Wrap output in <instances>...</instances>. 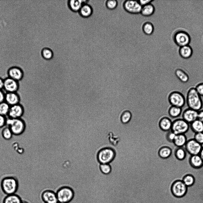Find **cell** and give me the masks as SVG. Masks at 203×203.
Here are the masks:
<instances>
[{"instance_id":"1","label":"cell","mask_w":203,"mask_h":203,"mask_svg":"<svg viewBox=\"0 0 203 203\" xmlns=\"http://www.w3.org/2000/svg\"><path fill=\"white\" fill-rule=\"evenodd\" d=\"M185 99L188 108L197 111L202 109L203 102L201 97L198 93L194 86H190L188 89Z\"/></svg>"},{"instance_id":"2","label":"cell","mask_w":203,"mask_h":203,"mask_svg":"<svg viewBox=\"0 0 203 203\" xmlns=\"http://www.w3.org/2000/svg\"><path fill=\"white\" fill-rule=\"evenodd\" d=\"M18 187V180L14 177H6L3 178L1 180V189L3 193L6 195L15 193Z\"/></svg>"},{"instance_id":"3","label":"cell","mask_w":203,"mask_h":203,"mask_svg":"<svg viewBox=\"0 0 203 203\" xmlns=\"http://www.w3.org/2000/svg\"><path fill=\"white\" fill-rule=\"evenodd\" d=\"M6 126L10 128L13 135L18 136L24 132L26 124L25 121L21 118L12 119L7 117Z\"/></svg>"},{"instance_id":"4","label":"cell","mask_w":203,"mask_h":203,"mask_svg":"<svg viewBox=\"0 0 203 203\" xmlns=\"http://www.w3.org/2000/svg\"><path fill=\"white\" fill-rule=\"evenodd\" d=\"M56 193L58 202L63 203H69L73 200L75 196L73 189L67 185L60 187Z\"/></svg>"},{"instance_id":"5","label":"cell","mask_w":203,"mask_h":203,"mask_svg":"<svg viewBox=\"0 0 203 203\" xmlns=\"http://www.w3.org/2000/svg\"><path fill=\"white\" fill-rule=\"evenodd\" d=\"M115 152L111 148L105 147L100 150L97 153V158L100 164H109L115 157Z\"/></svg>"},{"instance_id":"6","label":"cell","mask_w":203,"mask_h":203,"mask_svg":"<svg viewBox=\"0 0 203 203\" xmlns=\"http://www.w3.org/2000/svg\"><path fill=\"white\" fill-rule=\"evenodd\" d=\"M167 98L171 106L182 108L186 104L185 97L182 93L178 91L174 90L170 92Z\"/></svg>"},{"instance_id":"7","label":"cell","mask_w":203,"mask_h":203,"mask_svg":"<svg viewBox=\"0 0 203 203\" xmlns=\"http://www.w3.org/2000/svg\"><path fill=\"white\" fill-rule=\"evenodd\" d=\"M190 128L189 123L182 118H177L172 121L171 130L176 135L185 134Z\"/></svg>"},{"instance_id":"8","label":"cell","mask_w":203,"mask_h":203,"mask_svg":"<svg viewBox=\"0 0 203 203\" xmlns=\"http://www.w3.org/2000/svg\"><path fill=\"white\" fill-rule=\"evenodd\" d=\"M175 43L179 47L189 45L191 40L190 36L188 32L183 30L176 31L173 36Z\"/></svg>"},{"instance_id":"9","label":"cell","mask_w":203,"mask_h":203,"mask_svg":"<svg viewBox=\"0 0 203 203\" xmlns=\"http://www.w3.org/2000/svg\"><path fill=\"white\" fill-rule=\"evenodd\" d=\"M188 187L181 179H176L172 182L171 189L173 194L175 197H181L187 193Z\"/></svg>"},{"instance_id":"10","label":"cell","mask_w":203,"mask_h":203,"mask_svg":"<svg viewBox=\"0 0 203 203\" xmlns=\"http://www.w3.org/2000/svg\"><path fill=\"white\" fill-rule=\"evenodd\" d=\"M185 146L186 151L190 155H199L202 147L193 138L188 140Z\"/></svg>"},{"instance_id":"11","label":"cell","mask_w":203,"mask_h":203,"mask_svg":"<svg viewBox=\"0 0 203 203\" xmlns=\"http://www.w3.org/2000/svg\"><path fill=\"white\" fill-rule=\"evenodd\" d=\"M142 7L138 0H125L124 4L125 10L132 14L140 13Z\"/></svg>"},{"instance_id":"12","label":"cell","mask_w":203,"mask_h":203,"mask_svg":"<svg viewBox=\"0 0 203 203\" xmlns=\"http://www.w3.org/2000/svg\"><path fill=\"white\" fill-rule=\"evenodd\" d=\"M19 85V82L9 77L4 79L3 90L6 92H17Z\"/></svg>"},{"instance_id":"13","label":"cell","mask_w":203,"mask_h":203,"mask_svg":"<svg viewBox=\"0 0 203 203\" xmlns=\"http://www.w3.org/2000/svg\"><path fill=\"white\" fill-rule=\"evenodd\" d=\"M40 197L43 203H57L56 192L51 189H46L43 191Z\"/></svg>"},{"instance_id":"14","label":"cell","mask_w":203,"mask_h":203,"mask_svg":"<svg viewBox=\"0 0 203 203\" xmlns=\"http://www.w3.org/2000/svg\"><path fill=\"white\" fill-rule=\"evenodd\" d=\"M7 75L8 77L19 82L23 79L24 73L22 69L20 67L13 66L8 69Z\"/></svg>"},{"instance_id":"15","label":"cell","mask_w":203,"mask_h":203,"mask_svg":"<svg viewBox=\"0 0 203 203\" xmlns=\"http://www.w3.org/2000/svg\"><path fill=\"white\" fill-rule=\"evenodd\" d=\"M24 113V108L21 104L19 103L10 106L7 117L12 119L20 118L22 117Z\"/></svg>"},{"instance_id":"16","label":"cell","mask_w":203,"mask_h":203,"mask_svg":"<svg viewBox=\"0 0 203 203\" xmlns=\"http://www.w3.org/2000/svg\"><path fill=\"white\" fill-rule=\"evenodd\" d=\"M198 111L188 108L182 111V118L190 124L197 119Z\"/></svg>"},{"instance_id":"17","label":"cell","mask_w":203,"mask_h":203,"mask_svg":"<svg viewBox=\"0 0 203 203\" xmlns=\"http://www.w3.org/2000/svg\"><path fill=\"white\" fill-rule=\"evenodd\" d=\"M172 121L167 116H163L159 119L158 122V126L163 131L167 132L171 130Z\"/></svg>"},{"instance_id":"18","label":"cell","mask_w":203,"mask_h":203,"mask_svg":"<svg viewBox=\"0 0 203 203\" xmlns=\"http://www.w3.org/2000/svg\"><path fill=\"white\" fill-rule=\"evenodd\" d=\"M4 101L11 106L19 104L20 98L17 92H7L5 93Z\"/></svg>"},{"instance_id":"19","label":"cell","mask_w":203,"mask_h":203,"mask_svg":"<svg viewBox=\"0 0 203 203\" xmlns=\"http://www.w3.org/2000/svg\"><path fill=\"white\" fill-rule=\"evenodd\" d=\"M188 161L190 165L193 169H200L203 166V160L199 155H190Z\"/></svg>"},{"instance_id":"20","label":"cell","mask_w":203,"mask_h":203,"mask_svg":"<svg viewBox=\"0 0 203 203\" xmlns=\"http://www.w3.org/2000/svg\"><path fill=\"white\" fill-rule=\"evenodd\" d=\"M174 74L177 78L181 82L186 83L190 79L188 74L184 70L180 68H177L175 70Z\"/></svg>"},{"instance_id":"21","label":"cell","mask_w":203,"mask_h":203,"mask_svg":"<svg viewBox=\"0 0 203 203\" xmlns=\"http://www.w3.org/2000/svg\"><path fill=\"white\" fill-rule=\"evenodd\" d=\"M178 52L181 57L185 59L190 58L192 56L193 50L189 45L179 47Z\"/></svg>"},{"instance_id":"22","label":"cell","mask_w":203,"mask_h":203,"mask_svg":"<svg viewBox=\"0 0 203 203\" xmlns=\"http://www.w3.org/2000/svg\"><path fill=\"white\" fill-rule=\"evenodd\" d=\"M85 0H68V4L69 9L74 12H79Z\"/></svg>"},{"instance_id":"23","label":"cell","mask_w":203,"mask_h":203,"mask_svg":"<svg viewBox=\"0 0 203 203\" xmlns=\"http://www.w3.org/2000/svg\"><path fill=\"white\" fill-rule=\"evenodd\" d=\"M182 112V108L170 105L169 107L168 113L169 117L174 119L177 118Z\"/></svg>"},{"instance_id":"24","label":"cell","mask_w":203,"mask_h":203,"mask_svg":"<svg viewBox=\"0 0 203 203\" xmlns=\"http://www.w3.org/2000/svg\"><path fill=\"white\" fill-rule=\"evenodd\" d=\"M79 14L85 18L90 17L93 13V9L90 5L87 4H83L79 11Z\"/></svg>"},{"instance_id":"25","label":"cell","mask_w":203,"mask_h":203,"mask_svg":"<svg viewBox=\"0 0 203 203\" xmlns=\"http://www.w3.org/2000/svg\"><path fill=\"white\" fill-rule=\"evenodd\" d=\"M172 150L168 146L166 145L161 147L158 151L159 157L162 159H167L169 158L172 154Z\"/></svg>"},{"instance_id":"26","label":"cell","mask_w":203,"mask_h":203,"mask_svg":"<svg viewBox=\"0 0 203 203\" xmlns=\"http://www.w3.org/2000/svg\"><path fill=\"white\" fill-rule=\"evenodd\" d=\"M187 140L185 134H177L176 135L173 143L177 147H182L185 145Z\"/></svg>"},{"instance_id":"27","label":"cell","mask_w":203,"mask_h":203,"mask_svg":"<svg viewBox=\"0 0 203 203\" xmlns=\"http://www.w3.org/2000/svg\"><path fill=\"white\" fill-rule=\"evenodd\" d=\"M22 201L21 197L15 193L6 195L3 200L2 203H21Z\"/></svg>"},{"instance_id":"28","label":"cell","mask_w":203,"mask_h":203,"mask_svg":"<svg viewBox=\"0 0 203 203\" xmlns=\"http://www.w3.org/2000/svg\"><path fill=\"white\" fill-rule=\"evenodd\" d=\"M190 128L195 133L203 132V122L196 119L190 124Z\"/></svg>"},{"instance_id":"29","label":"cell","mask_w":203,"mask_h":203,"mask_svg":"<svg viewBox=\"0 0 203 203\" xmlns=\"http://www.w3.org/2000/svg\"><path fill=\"white\" fill-rule=\"evenodd\" d=\"M154 7L150 3L142 7L140 13L143 16H149L154 13Z\"/></svg>"},{"instance_id":"30","label":"cell","mask_w":203,"mask_h":203,"mask_svg":"<svg viewBox=\"0 0 203 203\" xmlns=\"http://www.w3.org/2000/svg\"><path fill=\"white\" fill-rule=\"evenodd\" d=\"M181 180L187 187L192 186L195 183L196 180L195 177L190 174L185 175Z\"/></svg>"},{"instance_id":"31","label":"cell","mask_w":203,"mask_h":203,"mask_svg":"<svg viewBox=\"0 0 203 203\" xmlns=\"http://www.w3.org/2000/svg\"><path fill=\"white\" fill-rule=\"evenodd\" d=\"M186 151L185 149L182 147H177L174 152V155L178 160L182 161L184 160L187 155Z\"/></svg>"},{"instance_id":"32","label":"cell","mask_w":203,"mask_h":203,"mask_svg":"<svg viewBox=\"0 0 203 203\" xmlns=\"http://www.w3.org/2000/svg\"><path fill=\"white\" fill-rule=\"evenodd\" d=\"M132 117L131 113L128 110H126L124 111L121 114L120 120L122 123L127 124L131 121Z\"/></svg>"},{"instance_id":"33","label":"cell","mask_w":203,"mask_h":203,"mask_svg":"<svg viewBox=\"0 0 203 203\" xmlns=\"http://www.w3.org/2000/svg\"><path fill=\"white\" fill-rule=\"evenodd\" d=\"M41 55L45 59L49 60L52 58L54 53L51 49L49 48L46 47L44 48L42 50Z\"/></svg>"},{"instance_id":"34","label":"cell","mask_w":203,"mask_h":203,"mask_svg":"<svg viewBox=\"0 0 203 203\" xmlns=\"http://www.w3.org/2000/svg\"><path fill=\"white\" fill-rule=\"evenodd\" d=\"M10 106L5 101L0 103V115L7 117Z\"/></svg>"},{"instance_id":"35","label":"cell","mask_w":203,"mask_h":203,"mask_svg":"<svg viewBox=\"0 0 203 203\" xmlns=\"http://www.w3.org/2000/svg\"><path fill=\"white\" fill-rule=\"evenodd\" d=\"M1 134L3 138L6 140L11 139L13 135L10 128L7 126L2 129Z\"/></svg>"},{"instance_id":"36","label":"cell","mask_w":203,"mask_h":203,"mask_svg":"<svg viewBox=\"0 0 203 203\" xmlns=\"http://www.w3.org/2000/svg\"><path fill=\"white\" fill-rule=\"evenodd\" d=\"M154 29L152 24L150 22H147L143 24V30L144 32L146 34L150 35L152 34Z\"/></svg>"},{"instance_id":"37","label":"cell","mask_w":203,"mask_h":203,"mask_svg":"<svg viewBox=\"0 0 203 203\" xmlns=\"http://www.w3.org/2000/svg\"><path fill=\"white\" fill-rule=\"evenodd\" d=\"M99 168L101 172L105 174H109L111 170V166L109 164H100Z\"/></svg>"},{"instance_id":"38","label":"cell","mask_w":203,"mask_h":203,"mask_svg":"<svg viewBox=\"0 0 203 203\" xmlns=\"http://www.w3.org/2000/svg\"><path fill=\"white\" fill-rule=\"evenodd\" d=\"M118 5L117 0H107L106 6L109 10H113L115 9Z\"/></svg>"},{"instance_id":"39","label":"cell","mask_w":203,"mask_h":203,"mask_svg":"<svg viewBox=\"0 0 203 203\" xmlns=\"http://www.w3.org/2000/svg\"><path fill=\"white\" fill-rule=\"evenodd\" d=\"M176 135L175 133L170 130L166 132L165 136V139L168 142L173 143Z\"/></svg>"},{"instance_id":"40","label":"cell","mask_w":203,"mask_h":203,"mask_svg":"<svg viewBox=\"0 0 203 203\" xmlns=\"http://www.w3.org/2000/svg\"><path fill=\"white\" fill-rule=\"evenodd\" d=\"M193 139L198 143L203 144V132L195 133Z\"/></svg>"},{"instance_id":"41","label":"cell","mask_w":203,"mask_h":203,"mask_svg":"<svg viewBox=\"0 0 203 203\" xmlns=\"http://www.w3.org/2000/svg\"><path fill=\"white\" fill-rule=\"evenodd\" d=\"M198 93L201 97L203 96V82H200L194 86Z\"/></svg>"},{"instance_id":"42","label":"cell","mask_w":203,"mask_h":203,"mask_svg":"<svg viewBox=\"0 0 203 203\" xmlns=\"http://www.w3.org/2000/svg\"><path fill=\"white\" fill-rule=\"evenodd\" d=\"M7 117L0 115V128H2L6 125Z\"/></svg>"},{"instance_id":"43","label":"cell","mask_w":203,"mask_h":203,"mask_svg":"<svg viewBox=\"0 0 203 203\" xmlns=\"http://www.w3.org/2000/svg\"><path fill=\"white\" fill-rule=\"evenodd\" d=\"M5 93L3 90L0 89V103L5 101Z\"/></svg>"},{"instance_id":"44","label":"cell","mask_w":203,"mask_h":203,"mask_svg":"<svg viewBox=\"0 0 203 203\" xmlns=\"http://www.w3.org/2000/svg\"><path fill=\"white\" fill-rule=\"evenodd\" d=\"M197 119L203 122V109H201L198 111Z\"/></svg>"},{"instance_id":"45","label":"cell","mask_w":203,"mask_h":203,"mask_svg":"<svg viewBox=\"0 0 203 203\" xmlns=\"http://www.w3.org/2000/svg\"><path fill=\"white\" fill-rule=\"evenodd\" d=\"M152 0H138L140 4L142 7L151 3Z\"/></svg>"},{"instance_id":"46","label":"cell","mask_w":203,"mask_h":203,"mask_svg":"<svg viewBox=\"0 0 203 203\" xmlns=\"http://www.w3.org/2000/svg\"><path fill=\"white\" fill-rule=\"evenodd\" d=\"M4 84V79L0 77V89L3 90Z\"/></svg>"},{"instance_id":"47","label":"cell","mask_w":203,"mask_h":203,"mask_svg":"<svg viewBox=\"0 0 203 203\" xmlns=\"http://www.w3.org/2000/svg\"><path fill=\"white\" fill-rule=\"evenodd\" d=\"M199 155L203 160V146H202V147L199 154Z\"/></svg>"},{"instance_id":"48","label":"cell","mask_w":203,"mask_h":203,"mask_svg":"<svg viewBox=\"0 0 203 203\" xmlns=\"http://www.w3.org/2000/svg\"><path fill=\"white\" fill-rule=\"evenodd\" d=\"M21 203H29V202H28L26 201H25V200H22V202Z\"/></svg>"},{"instance_id":"49","label":"cell","mask_w":203,"mask_h":203,"mask_svg":"<svg viewBox=\"0 0 203 203\" xmlns=\"http://www.w3.org/2000/svg\"><path fill=\"white\" fill-rule=\"evenodd\" d=\"M57 203H62V202H58Z\"/></svg>"},{"instance_id":"50","label":"cell","mask_w":203,"mask_h":203,"mask_svg":"<svg viewBox=\"0 0 203 203\" xmlns=\"http://www.w3.org/2000/svg\"></svg>"}]
</instances>
